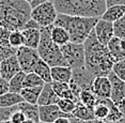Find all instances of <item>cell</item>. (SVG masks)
<instances>
[{"mask_svg": "<svg viewBox=\"0 0 125 123\" xmlns=\"http://www.w3.org/2000/svg\"><path fill=\"white\" fill-rule=\"evenodd\" d=\"M25 44V39L21 30L11 31L10 34V46L14 48H18Z\"/></svg>", "mask_w": 125, "mask_h": 123, "instance_id": "34", "label": "cell"}, {"mask_svg": "<svg viewBox=\"0 0 125 123\" xmlns=\"http://www.w3.org/2000/svg\"><path fill=\"white\" fill-rule=\"evenodd\" d=\"M36 75H39L43 79L44 82H52V75H50V67L48 65L46 62L43 61L41 58L39 59V61L36 62V64L33 67V71Z\"/></svg>", "mask_w": 125, "mask_h": 123, "instance_id": "25", "label": "cell"}, {"mask_svg": "<svg viewBox=\"0 0 125 123\" xmlns=\"http://www.w3.org/2000/svg\"><path fill=\"white\" fill-rule=\"evenodd\" d=\"M93 31H94L97 41L103 45H107L108 42L115 36L113 35V24L110 22L104 21L101 17H99L98 22H96Z\"/></svg>", "mask_w": 125, "mask_h": 123, "instance_id": "9", "label": "cell"}, {"mask_svg": "<svg viewBox=\"0 0 125 123\" xmlns=\"http://www.w3.org/2000/svg\"><path fill=\"white\" fill-rule=\"evenodd\" d=\"M124 14L125 5H112V7L106 8V10L103 13V15L101 16V18L110 22H115L119 18H121Z\"/></svg>", "mask_w": 125, "mask_h": 123, "instance_id": "21", "label": "cell"}, {"mask_svg": "<svg viewBox=\"0 0 125 123\" xmlns=\"http://www.w3.org/2000/svg\"><path fill=\"white\" fill-rule=\"evenodd\" d=\"M22 123H36V122H34V121H32V120H29V119H26Z\"/></svg>", "mask_w": 125, "mask_h": 123, "instance_id": "47", "label": "cell"}, {"mask_svg": "<svg viewBox=\"0 0 125 123\" xmlns=\"http://www.w3.org/2000/svg\"><path fill=\"white\" fill-rule=\"evenodd\" d=\"M71 123H89L88 121H83V120H80V119H77V118H75V117H73V116H71Z\"/></svg>", "mask_w": 125, "mask_h": 123, "instance_id": "45", "label": "cell"}, {"mask_svg": "<svg viewBox=\"0 0 125 123\" xmlns=\"http://www.w3.org/2000/svg\"><path fill=\"white\" fill-rule=\"evenodd\" d=\"M76 102L75 100H70V99H59V101L57 102V105L60 108L61 111H63L64 113L67 115H72L73 110L75 109L76 106Z\"/></svg>", "mask_w": 125, "mask_h": 123, "instance_id": "32", "label": "cell"}, {"mask_svg": "<svg viewBox=\"0 0 125 123\" xmlns=\"http://www.w3.org/2000/svg\"><path fill=\"white\" fill-rule=\"evenodd\" d=\"M21 71L16 55L9 57L0 62V77L9 81L13 76Z\"/></svg>", "mask_w": 125, "mask_h": 123, "instance_id": "11", "label": "cell"}, {"mask_svg": "<svg viewBox=\"0 0 125 123\" xmlns=\"http://www.w3.org/2000/svg\"><path fill=\"white\" fill-rule=\"evenodd\" d=\"M24 100L21 96L19 93L14 92H7L2 95H0V107H12L16 106Z\"/></svg>", "mask_w": 125, "mask_h": 123, "instance_id": "26", "label": "cell"}, {"mask_svg": "<svg viewBox=\"0 0 125 123\" xmlns=\"http://www.w3.org/2000/svg\"><path fill=\"white\" fill-rule=\"evenodd\" d=\"M38 123H46V122H42V121H39Z\"/></svg>", "mask_w": 125, "mask_h": 123, "instance_id": "51", "label": "cell"}, {"mask_svg": "<svg viewBox=\"0 0 125 123\" xmlns=\"http://www.w3.org/2000/svg\"><path fill=\"white\" fill-rule=\"evenodd\" d=\"M10 121L12 122V123H22L26 120V117H25V115L21 112V110H18V109H16L14 112L11 115L10 117Z\"/></svg>", "mask_w": 125, "mask_h": 123, "instance_id": "39", "label": "cell"}, {"mask_svg": "<svg viewBox=\"0 0 125 123\" xmlns=\"http://www.w3.org/2000/svg\"><path fill=\"white\" fill-rule=\"evenodd\" d=\"M95 76L92 75L84 67L72 70V80L82 89H91Z\"/></svg>", "mask_w": 125, "mask_h": 123, "instance_id": "12", "label": "cell"}, {"mask_svg": "<svg viewBox=\"0 0 125 123\" xmlns=\"http://www.w3.org/2000/svg\"><path fill=\"white\" fill-rule=\"evenodd\" d=\"M17 109L16 106L12 107H0V122L5 121V120H9L11 115Z\"/></svg>", "mask_w": 125, "mask_h": 123, "instance_id": "38", "label": "cell"}, {"mask_svg": "<svg viewBox=\"0 0 125 123\" xmlns=\"http://www.w3.org/2000/svg\"><path fill=\"white\" fill-rule=\"evenodd\" d=\"M18 110H21L22 113L25 115L26 119L32 120L38 123L40 121L39 118V105L38 104H30V103H27L25 101L21 102L19 104L16 105Z\"/></svg>", "mask_w": 125, "mask_h": 123, "instance_id": "18", "label": "cell"}, {"mask_svg": "<svg viewBox=\"0 0 125 123\" xmlns=\"http://www.w3.org/2000/svg\"><path fill=\"white\" fill-rule=\"evenodd\" d=\"M92 91L99 99H110L111 86L107 76H97L92 82Z\"/></svg>", "mask_w": 125, "mask_h": 123, "instance_id": "14", "label": "cell"}, {"mask_svg": "<svg viewBox=\"0 0 125 123\" xmlns=\"http://www.w3.org/2000/svg\"><path fill=\"white\" fill-rule=\"evenodd\" d=\"M50 38L60 47L62 45H65L66 43L71 42L69 32H67L64 28L60 27V26H55V25L52 26V29H50Z\"/></svg>", "mask_w": 125, "mask_h": 123, "instance_id": "20", "label": "cell"}, {"mask_svg": "<svg viewBox=\"0 0 125 123\" xmlns=\"http://www.w3.org/2000/svg\"><path fill=\"white\" fill-rule=\"evenodd\" d=\"M52 87L55 93L58 95L59 99H70V100H76L73 92L71 91V88L69 86V82H60V81H52Z\"/></svg>", "mask_w": 125, "mask_h": 123, "instance_id": "23", "label": "cell"}, {"mask_svg": "<svg viewBox=\"0 0 125 123\" xmlns=\"http://www.w3.org/2000/svg\"><path fill=\"white\" fill-rule=\"evenodd\" d=\"M71 116L72 115H67V113H64L63 111H61L57 104L39 106V118L40 121L42 122L52 123L56 119L60 118V117H71Z\"/></svg>", "mask_w": 125, "mask_h": 123, "instance_id": "10", "label": "cell"}, {"mask_svg": "<svg viewBox=\"0 0 125 123\" xmlns=\"http://www.w3.org/2000/svg\"><path fill=\"white\" fill-rule=\"evenodd\" d=\"M52 26L41 27V39H40L39 46L36 48L38 54L43 61L52 67H69L62 55L61 48L57 45L50 38V29Z\"/></svg>", "mask_w": 125, "mask_h": 123, "instance_id": "5", "label": "cell"}, {"mask_svg": "<svg viewBox=\"0 0 125 123\" xmlns=\"http://www.w3.org/2000/svg\"><path fill=\"white\" fill-rule=\"evenodd\" d=\"M72 116L77 119L83 120V121H91V120L95 119L94 113H93V109L84 106L80 101L76 102V106H75V109L72 112Z\"/></svg>", "mask_w": 125, "mask_h": 123, "instance_id": "22", "label": "cell"}, {"mask_svg": "<svg viewBox=\"0 0 125 123\" xmlns=\"http://www.w3.org/2000/svg\"><path fill=\"white\" fill-rule=\"evenodd\" d=\"M15 55L17 57L18 63L21 65V71L25 73L32 72L34 65L36 64V62L40 59L38 50L34 49V48L27 47L25 45L17 48Z\"/></svg>", "mask_w": 125, "mask_h": 123, "instance_id": "8", "label": "cell"}, {"mask_svg": "<svg viewBox=\"0 0 125 123\" xmlns=\"http://www.w3.org/2000/svg\"><path fill=\"white\" fill-rule=\"evenodd\" d=\"M25 1H27L28 3H30V2H31V0H25Z\"/></svg>", "mask_w": 125, "mask_h": 123, "instance_id": "50", "label": "cell"}, {"mask_svg": "<svg viewBox=\"0 0 125 123\" xmlns=\"http://www.w3.org/2000/svg\"><path fill=\"white\" fill-rule=\"evenodd\" d=\"M31 5L25 0H0V27L22 30L31 18Z\"/></svg>", "mask_w": 125, "mask_h": 123, "instance_id": "2", "label": "cell"}, {"mask_svg": "<svg viewBox=\"0 0 125 123\" xmlns=\"http://www.w3.org/2000/svg\"><path fill=\"white\" fill-rule=\"evenodd\" d=\"M93 113H94L95 119L105 120L109 113V107H108V99H99L97 103L93 108Z\"/></svg>", "mask_w": 125, "mask_h": 123, "instance_id": "28", "label": "cell"}, {"mask_svg": "<svg viewBox=\"0 0 125 123\" xmlns=\"http://www.w3.org/2000/svg\"><path fill=\"white\" fill-rule=\"evenodd\" d=\"M84 46V67L89 72L97 76H108L112 71L115 60L112 59L106 45L101 44L96 39L94 31L83 43Z\"/></svg>", "mask_w": 125, "mask_h": 123, "instance_id": "1", "label": "cell"}, {"mask_svg": "<svg viewBox=\"0 0 125 123\" xmlns=\"http://www.w3.org/2000/svg\"><path fill=\"white\" fill-rule=\"evenodd\" d=\"M9 92V81L0 77V95Z\"/></svg>", "mask_w": 125, "mask_h": 123, "instance_id": "40", "label": "cell"}, {"mask_svg": "<svg viewBox=\"0 0 125 123\" xmlns=\"http://www.w3.org/2000/svg\"><path fill=\"white\" fill-rule=\"evenodd\" d=\"M108 107H109V113H108L107 118L105 119V121L107 123L116 122L123 118V115H122L121 110L119 109L118 105L115 102H112L110 99H108Z\"/></svg>", "mask_w": 125, "mask_h": 123, "instance_id": "30", "label": "cell"}, {"mask_svg": "<svg viewBox=\"0 0 125 123\" xmlns=\"http://www.w3.org/2000/svg\"><path fill=\"white\" fill-rule=\"evenodd\" d=\"M10 34L11 30L0 27V45L1 46H10Z\"/></svg>", "mask_w": 125, "mask_h": 123, "instance_id": "37", "label": "cell"}, {"mask_svg": "<svg viewBox=\"0 0 125 123\" xmlns=\"http://www.w3.org/2000/svg\"><path fill=\"white\" fill-rule=\"evenodd\" d=\"M0 123H12V122H11L10 120H5V121H1Z\"/></svg>", "mask_w": 125, "mask_h": 123, "instance_id": "49", "label": "cell"}, {"mask_svg": "<svg viewBox=\"0 0 125 123\" xmlns=\"http://www.w3.org/2000/svg\"><path fill=\"white\" fill-rule=\"evenodd\" d=\"M45 82L39 75L34 72L26 73L24 79V88L25 87H43Z\"/></svg>", "mask_w": 125, "mask_h": 123, "instance_id": "31", "label": "cell"}, {"mask_svg": "<svg viewBox=\"0 0 125 123\" xmlns=\"http://www.w3.org/2000/svg\"><path fill=\"white\" fill-rule=\"evenodd\" d=\"M59 101L58 95L55 93L52 82H45L44 86L42 87L41 93H40L39 100L36 104L39 106H43V105H52V104H57V102Z\"/></svg>", "mask_w": 125, "mask_h": 123, "instance_id": "16", "label": "cell"}, {"mask_svg": "<svg viewBox=\"0 0 125 123\" xmlns=\"http://www.w3.org/2000/svg\"><path fill=\"white\" fill-rule=\"evenodd\" d=\"M89 123H107L105 120H99V119H93L91 121H88Z\"/></svg>", "mask_w": 125, "mask_h": 123, "instance_id": "46", "label": "cell"}, {"mask_svg": "<svg viewBox=\"0 0 125 123\" xmlns=\"http://www.w3.org/2000/svg\"><path fill=\"white\" fill-rule=\"evenodd\" d=\"M41 90L42 87H25L21 89L19 94L25 102L30 103V104H36Z\"/></svg>", "mask_w": 125, "mask_h": 123, "instance_id": "24", "label": "cell"}, {"mask_svg": "<svg viewBox=\"0 0 125 123\" xmlns=\"http://www.w3.org/2000/svg\"><path fill=\"white\" fill-rule=\"evenodd\" d=\"M107 77L110 81V86H111L110 100L116 104L125 98V81L119 78L112 71L108 74Z\"/></svg>", "mask_w": 125, "mask_h": 123, "instance_id": "13", "label": "cell"}, {"mask_svg": "<svg viewBox=\"0 0 125 123\" xmlns=\"http://www.w3.org/2000/svg\"><path fill=\"white\" fill-rule=\"evenodd\" d=\"M52 81L69 82L72 78V68L70 67H50Z\"/></svg>", "mask_w": 125, "mask_h": 123, "instance_id": "19", "label": "cell"}, {"mask_svg": "<svg viewBox=\"0 0 125 123\" xmlns=\"http://www.w3.org/2000/svg\"><path fill=\"white\" fill-rule=\"evenodd\" d=\"M116 105H118L119 109L121 110L122 115H123V118H125V98L122 100V101L119 102V103H116Z\"/></svg>", "mask_w": 125, "mask_h": 123, "instance_id": "42", "label": "cell"}, {"mask_svg": "<svg viewBox=\"0 0 125 123\" xmlns=\"http://www.w3.org/2000/svg\"><path fill=\"white\" fill-rule=\"evenodd\" d=\"M46 1H48V0H31L30 5H31V8H34L36 5L43 3V2H46Z\"/></svg>", "mask_w": 125, "mask_h": 123, "instance_id": "44", "label": "cell"}, {"mask_svg": "<svg viewBox=\"0 0 125 123\" xmlns=\"http://www.w3.org/2000/svg\"><path fill=\"white\" fill-rule=\"evenodd\" d=\"M17 48H14L12 46H1L0 45V62L5 60L9 57H12L16 54Z\"/></svg>", "mask_w": 125, "mask_h": 123, "instance_id": "36", "label": "cell"}, {"mask_svg": "<svg viewBox=\"0 0 125 123\" xmlns=\"http://www.w3.org/2000/svg\"><path fill=\"white\" fill-rule=\"evenodd\" d=\"M106 8L112 5H125V0H105Z\"/></svg>", "mask_w": 125, "mask_h": 123, "instance_id": "41", "label": "cell"}, {"mask_svg": "<svg viewBox=\"0 0 125 123\" xmlns=\"http://www.w3.org/2000/svg\"><path fill=\"white\" fill-rule=\"evenodd\" d=\"M99 17H84L58 13L53 25L60 26L69 32L72 43L83 44L94 29Z\"/></svg>", "mask_w": 125, "mask_h": 123, "instance_id": "3", "label": "cell"}, {"mask_svg": "<svg viewBox=\"0 0 125 123\" xmlns=\"http://www.w3.org/2000/svg\"><path fill=\"white\" fill-rule=\"evenodd\" d=\"M113 24V35L119 39L125 40V14Z\"/></svg>", "mask_w": 125, "mask_h": 123, "instance_id": "33", "label": "cell"}, {"mask_svg": "<svg viewBox=\"0 0 125 123\" xmlns=\"http://www.w3.org/2000/svg\"><path fill=\"white\" fill-rule=\"evenodd\" d=\"M58 13L67 15L101 17L106 10L105 0H53Z\"/></svg>", "mask_w": 125, "mask_h": 123, "instance_id": "4", "label": "cell"}, {"mask_svg": "<svg viewBox=\"0 0 125 123\" xmlns=\"http://www.w3.org/2000/svg\"><path fill=\"white\" fill-rule=\"evenodd\" d=\"M113 123H125V118H122L121 120H119V121H116V122H113Z\"/></svg>", "mask_w": 125, "mask_h": 123, "instance_id": "48", "label": "cell"}, {"mask_svg": "<svg viewBox=\"0 0 125 123\" xmlns=\"http://www.w3.org/2000/svg\"><path fill=\"white\" fill-rule=\"evenodd\" d=\"M106 46L115 62L125 59V40L113 36Z\"/></svg>", "mask_w": 125, "mask_h": 123, "instance_id": "15", "label": "cell"}, {"mask_svg": "<svg viewBox=\"0 0 125 123\" xmlns=\"http://www.w3.org/2000/svg\"><path fill=\"white\" fill-rule=\"evenodd\" d=\"M97 95L93 92L92 89H82L78 98V101H80L84 106L89 107L91 109L94 108L96 103H97Z\"/></svg>", "mask_w": 125, "mask_h": 123, "instance_id": "27", "label": "cell"}, {"mask_svg": "<svg viewBox=\"0 0 125 123\" xmlns=\"http://www.w3.org/2000/svg\"><path fill=\"white\" fill-rule=\"evenodd\" d=\"M58 12H57L53 2L46 1L31 9V18L40 25V27H48L53 25Z\"/></svg>", "mask_w": 125, "mask_h": 123, "instance_id": "6", "label": "cell"}, {"mask_svg": "<svg viewBox=\"0 0 125 123\" xmlns=\"http://www.w3.org/2000/svg\"><path fill=\"white\" fill-rule=\"evenodd\" d=\"M112 72L115 73L119 78H121L123 81H125V59L116 61L113 63Z\"/></svg>", "mask_w": 125, "mask_h": 123, "instance_id": "35", "label": "cell"}, {"mask_svg": "<svg viewBox=\"0 0 125 123\" xmlns=\"http://www.w3.org/2000/svg\"><path fill=\"white\" fill-rule=\"evenodd\" d=\"M25 39V46L36 49L41 39V28H30L21 30Z\"/></svg>", "mask_w": 125, "mask_h": 123, "instance_id": "17", "label": "cell"}, {"mask_svg": "<svg viewBox=\"0 0 125 123\" xmlns=\"http://www.w3.org/2000/svg\"><path fill=\"white\" fill-rule=\"evenodd\" d=\"M26 73L21 71L17 73L15 76H13L12 78L9 80V91L14 93H19L21 89L24 88V79Z\"/></svg>", "mask_w": 125, "mask_h": 123, "instance_id": "29", "label": "cell"}, {"mask_svg": "<svg viewBox=\"0 0 125 123\" xmlns=\"http://www.w3.org/2000/svg\"><path fill=\"white\" fill-rule=\"evenodd\" d=\"M67 65L74 70L84 67V46L83 44L69 42L60 47Z\"/></svg>", "mask_w": 125, "mask_h": 123, "instance_id": "7", "label": "cell"}, {"mask_svg": "<svg viewBox=\"0 0 125 123\" xmlns=\"http://www.w3.org/2000/svg\"><path fill=\"white\" fill-rule=\"evenodd\" d=\"M70 118L71 117H60V118L56 119L52 123H71Z\"/></svg>", "mask_w": 125, "mask_h": 123, "instance_id": "43", "label": "cell"}]
</instances>
